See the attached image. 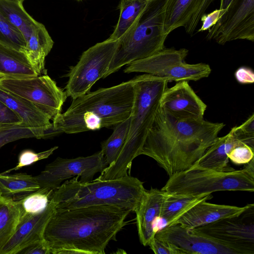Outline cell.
<instances>
[{"label":"cell","instance_id":"1","mask_svg":"<svg viewBox=\"0 0 254 254\" xmlns=\"http://www.w3.org/2000/svg\"><path fill=\"white\" fill-rule=\"evenodd\" d=\"M225 126L204 119L177 118L159 107L140 155L153 159L170 177L192 167Z\"/></svg>","mask_w":254,"mask_h":254},{"label":"cell","instance_id":"2","mask_svg":"<svg viewBox=\"0 0 254 254\" xmlns=\"http://www.w3.org/2000/svg\"><path fill=\"white\" fill-rule=\"evenodd\" d=\"M131 212L112 206L56 210L46 227L44 239L51 254L62 249L80 254H104Z\"/></svg>","mask_w":254,"mask_h":254},{"label":"cell","instance_id":"3","mask_svg":"<svg viewBox=\"0 0 254 254\" xmlns=\"http://www.w3.org/2000/svg\"><path fill=\"white\" fill-rule=\"evenodd\" d=\"M134 97L133 78L88 92L73 99L67 110L53 120L51 137L115 126L129 118Z\"/></svg>","mask_w":254,"mask_h":254},{"label":"cell","instance_id":"4","mask_svg":"<svg viewBox=\"0 0 254 254\" xmlns=\"http://www.w3.org/2000/svg\"><path fill=\"white\" fill-rule=\"evenodd\" d=\"M134 101L126 140L117 159L95 180L118 179L128 175L132 161L140 152L160 107L162 95L169 81L144 73L133 78Z\"/></svg>","mask_w":254,"mask_h":254},{"label":"cell","instance_id":"5","mask_svg":"<svg viewBox=\"0 0 254 254\" xmlns=\"http://www.w3.org/2000/svg\"><path fill=\"white\" fill-rule=\"evenodd\" d=\"M79 176L65 181L54 190L50 200L56 210L112 206L134 211L145 190L143 183L127 175L118 179L80 182Z\"/></svg>","mask_w":254,"mask_h":254},{"label":"cell","instance_id":"6","mask_svg":"<svg viewBox=\"0 0 254 254\" xmlns=\"http://www.w3.org/2000/svg\"><path fill=\"white\" fill-rule=\"evenodd\" d=\"M167 0H150L131 30L120 40L103 78L122 67L150 57L165 48L164 32Z\"/></svg>","mask_w":254,"mask_h":254},{"label":"cell","instance_id":"7","mask_svg":"<svg viewBox=\"0 0 254 254\" xmlns=\"http://www.w3.org/2000/svg\"><path fill=\"white\" fill-rule=\"evenodd\" d=\"M161 190L172 193L199 195L225 190L254 191V159L241 170L222 172L197 168L169 177Z\"/></svg>","mask_w":254,"mask_h":254},{"label":"cell","instance_id":"8","mask_svg":"<svg viewBox=\"0 0 254 254\" xmlns=\"http://www.w3.org/2000/svg\"><path fill=\"white\" fill-rule=\"evenodd\" d=\"M189 51L164 48L156 54L128 64L126 73L142 72L176 82L197 81L209 76L211 72L209 64L204 63L189 64L185 62Z\"/></svg>","mask_w":254,"mask_h":254},{"label":"cell","instance_id":"9","mask_svg":"<svg viewBox=\"0 0 254 254\" xmlns=\"http://www.w3.org/2000/svg\"><path fill=\"white\" fill-rule=\"evenodd\" d=\"M119 40H107L88 48L68 74L65 86L67 97L73 99L88 93L99 79L103 78L116 52Z\"/></svg>","mask_w":254,"mask_h":254},{"label":"cell","instance_id":"10","mask_svg":"<svg viewBox=\"0 0 254 254\" xmlns=\"http://www.w3.org/2000/svg\"><path fill=\"white\" fill-rule=\"evenodd\" d=\"M0 88L31 103L52 121L61 114L67 97L47 74L19 79L0 78Z\"/></svg>","mask_w":254,"mask_h":254},{"label":"cell","instance_id":"11","mask_svg":"<svg viewBox=\"0 0 254 254\" xmlns=\"http://www.w3.org/2000/svg\"><path fill=\"white\" fill-rule=\"evenodd\" d=\"M254 204L241 215L221 219L193 229L237 251L240 254H254Z\"/></svg>","mask_w":254,"mask_h":254},{"label":"cell","instance_id":"12","mask_svg":"<svg viewBox=\"0 0 254 254\" xmlns=\"http://www.w3.org/2000/svg\"><path fill=\"white\" fill-rule=\"evenodd\" d=\"M108 164L101 151L86 157L75 158L57 157L35 176L40 188L54 190L65 180L79 176L80 182L93 180L95 175L101 173Z\"/></svg>","mask_w":254,"mask_h":254},{"label":"cell","instance_id":"13","mask_svg":"<svg viewBox=\"0 0 254 254\" xmlns=\"http://www.w3.org/2000/svg\"><path fill=\"white\" fill-rule=\"evenodd\" d=\"M220 45L236 40L254 41V0H240L228 10L206 35Z\"/></svg>","mask_w":254,"mask_h":254},{"label":"cell","instance_id":"14","mask_svg":"<svg viewBox=\"0 0 254 254\" xmlns=\"http://www.w3.org/2000/svg\"><path fill=\"white\" fill-rule=\"evenodd\" d=\"M155 237L173 245L180 254H240L234 249L178 224L165 226Z\"/></svg>","mask_w":254,"mask_h":254},{"label":"cell","instance_id":"15","mask_svg":"<svg viewBox=\"0 0 254 254\" xmlns=\"http://www.w3.org/2000/svg\"><path fill=\"white\" fill-rule=\"evenodd\" d=\"M160 107L174 117L183 119H203L207 108L187 81L167 87L161 98Z\"/></svg>","mask_w":254,"mask_h":254},{"label":"cell","instance_id":"16","mask_svg":"<svg viewBox=\"0 0 254 254\" xmlns=\"http://www.w3.org/2000/svg\"><path fill=\"white\" fill-rule=\"evenodd\" d=\"M55 203L50 200L42 212L21 217L16 231L0 254H16L30 244L44 239L46 227L56 211Z\"/></svg>","mask_w":254,"mask_h":254},{"label":"cell","instance_id":"17","mask_svg":"<svg viewBox=\"0 0 254 254\" xmlns=\"http://www.w3.org/2000/svg\"><path fill=\"white\" fill-rule=\"evenodd\" d=\"M166 192L151 188L144 191L134 210L136 225L140 243L148 246L156 231L155 226L159 219Z\"/></svg>","mask_w":254,"mask_h":254},{"label":"cell","instance_id":"18","mask_svg":"<svg viewBox=\"0 0 254 254\" xmlns=\"http://www.w3.org/2000/svg\"><path fill=\"white\" fill-rule=\"evenodd\" d=\"M251 204L240 207L202 201L187 210L170 225L178 224L193 229L221 219L239 216L246 211Z\"/></svg>","mask_w":254,"mask_h":254},{"label":"cell","instance_id":"19","mask_svg":"<svg viewBox=\"0 0 254 254\" xmlns=\"http://www.w3.org/2000/svg\"><path fill=\"white\" fill-rule=\"evenodd\" d=\"M203 0H167L164 32L167 36L183 27L192 36L199 23L197 16Z\"/></svg>","mask_w":254,"mask_h":254},{"label":"cell","instance_id":"20","mask_svg":"<svg viewBox=\"0 0 254 254\" xmlns=\"http://www.w3.org/2000/svg\"><path fill=\"white\" fill-rule=\"evenodd\" d=\"M0 101L15 112L22 120V126L46 131L45 138L50 137L52 123L50 118L28 101L0 88Z\"/></svg>","mask_w":254,"mask_h":254},{"label":"cell","instance_id":"21","mask_svg":"<svg viewBox=\"0 0 254 254\" xmlns=\"http://www.w3.org/2000/svg\"><path fill=\"white\" fill-rule=\"evenodd\" d=\"M244 143L234 132L217 137L212 145L191 168L226 172L234 170L229 165L228 154L235 146Z\"/></svg>","mask_w":254,"mask_h":254},{"label":"cell","instance_id":"22","mask_svg":"<svg viewBox=\"0 0 254 254\" xmlns=\"http://www.w3.org/2000/svg\"><path fill=\"white\" fill-rule=\"evenodd\" d=\"M38 75L24 53L0 43V78L19 79Z\"/></svg>","mask_w":254,"mask_h":254},{"label":"cell","instance_id":"23","mask_svg":"<svg viewBox=\"0 0 254 254\" xmlns=\"http://www.w3.org/2000/svg\"><path fill=\"white\" fill-rule=\"evenodd\" d=\"M54 43L43 24L34 30L26 43L24 54L40 75L45 70V59Z\"/></svg>","mask_w":254,"mask_h":254},{"label":"cell","instance_id":"24","mask_svg":"<svg viewBox=\"0 0 254 254\" xmlns=\"http://www.w3.org/2000/svg\"><path fill=\"white\" fill-rule=\"evenodd\" d=\"M0 12L20 31L26 43L34 30L42 24L26 12L23 1L19 0H0Z\"/></svg>","mask_w":254,"mask_h":254},{"label":"cell","instance_id":"25","mask_svg":"<svg viewBox=\"0 0 254 254\" xmlns=\"http://www.w3.org/2000/svg\"><path fill=\"white\" fill-rule=\"evenodd\" d=\"M40 189L35 176L25 173L0 174V195L18 200Z\"/></svg>","mask_w":254,"mask_h":254},{"label":"cell","instance_id":"26","mask_svg":"<svg viewBox=\"0 0 254 254\" xmlns=\"http://www.w3.org/2000/svg\"><path fill=\"white\" fill-rule=\"evenodd\" d=\"M212 197L211 193L192 195L166 192L160 219L166 222V226H169L189 208L199 202L209 200Z\"/></svg>","mask_w":254,"mask_h":254},{"label":"cell","instance_id":"27","mask_svg":"<svg viewBox=\"0 0 254 254\" xmlns=\"http://www.w3.org/2000/svg\"><path fill=\"white\" fill-rule=\"evenodd\" d=\"M150 0H121L120 15L115 29L108 39L120 40L135 24Z\"/></svg>","mask_w":254,"mask_h":254},{"label":"cell","instance_id":"28","mask_svg":"<svg viewBox=\"0 0 254 254\" xmlns=\"http://www.w3.org/2000/svg\"><path fill=\"white\" fill-rule=\"evenodd\" d=\"M21 217L18 202L0 195V251L14 234Z\"/></svg>","mask_w":254,"mask_h":254},{"label":"cell","instance_id":"29","mask_svg":"<svg viewBox=\"0 0 254 254\" xmlns=\"http://www.w3.org/2000/svg\"><path fill=\"white\" fill-rule=\"evenodd\" d=\"M129 118L115 126L112 134L101 144V150L109 165L118 157L127 136Z\"/></svg>","mask_w":254,"mask_h":254},{"label":"cell","instance_id":"30","mask_svg":"<svg viewBox=\"0 0 254 254\" xmlns=\"http://www.w3.org/2000/svg\"><path fill=\"white\" fill-rule=\"evenodd\" d=\"M53 190L49 188H40L16 200L21 209V217L35 215L43 211L50 201Z\"/></svg>","mask_w":254,"mask_h":254},{"label":"cell","instance_id":"31","mask_svg":"<svg viewBox=\"0 0 254 254\" xmlns=\"http://www.w3.org/2000/svg\"><path fill=\"white\" fill-rule=\"evenodd\" d=\"M46 131L20 125L0 127V148L7 143L23 138H45Z\"/></svg>","mask_w":254,"mask_h":254},{"label":"cell","instance_id":"32","mask_svg":"<svg viewBox=\"0 0 254 254\" xmlns=\"http://www.w3.org/2000/svg\"><path fill=\"white\" fill-rule=\"evenodd\" d=\"M0 43L24 53L26 42L20 31L0 12Z\"/></svg>","mask_w":254,"mask_h":254},{"label":"cell","instance_id":"33","mask_svg":"<svg viewBox=\"0 0 254 254\" xmlns=\"http://www.w3.org/2000/svg\"><path fill=\"white\" fill-rule=\"evenodd\" d=\"M58 146H54L46 151L35 152L32 150L26 149L20 152L18 158V163L16 166L1 173L8 174L12 171L18 170L24 167L31 165L39 160L48 158Z\"/></svg>","mask_w":254,"mask_h":254},{"label":"cell","instance_id":"34","mask_svg":"<svg viewBox=\"0 0 254 254\" xmlns=\"http://www.w3.org/2000/svg\"><path fill=\"white\" fill-rule=\"evenodd\" d=\"M234 133L244 143L254 148V114L242 125L233 127Z\"/></svg>","mask_w":254,"mask_h":254},{"label":"cell","instance_id":"35","mask_svg":"<svg viewBox=\"0 0 254 254\" xmlns=\"http://www.w3.org/2000/svg\"><path fill=\"white\" fill-rule=\"evenodd\" d=\"M254 157V148L246 144L234 147L228 154L229 160L237 165L246 164Z\"/></svg>","mask_w":254,"mask_h":254},{"label":"cell","instance_id":"36","mask_svg":"<svg viewBox=\"0 0 254 254\" xmlns=\"http://www.w3.org/2000/svg\"><path fill=\"white\" fill-rule=\"evenodd\" d=\"M148 246L156 254H180V252L173 245L155 236Z\"/></svg>","mask_w":254,"mask_h":254},{"label":"cell","instance_id":"37","mask_svg":"<svg viewBox=\"0 0 254 254\" xmlns=\"http://www.w3.org/2000/svg\"><path fill=\"white\" fill-rule=\"evenodd\" d=\"M22 120L13 111L4 105L0 109V127L21 126Z\"/></svg>","mask_w":254,"mask_h":254},{"label":"cell","instance_id":"38","mask_svg":"<svg viewBox=\"0 0 254 254\" xmlns=\"http://www.w3.org/2000/svg\"><path fill=\"white\" fill-rule=\"evenodd\" d=\"M225 13L226 11L224 10L216 9L209 13H204L200 19L202 24L197 32H204L208 30Z\"/></svg>","mask_w":254,"mask_h":254},{"label":"cell","instance_id":"39","mask_svg":"<svg viewBox=\"0 0 254 254\" xmlns=\"http://www.w3.org/2000/svg\"><path fill=\"white\" fill-rule=\"evenodd\" d=\"M21 254H51V250L44 240L33 243L21 250Z\"/></svg>","mask_w":254,"mask_h":254},{"label":"cell","instance_id":"40","mask_svg":"<svg viewBox=\"0 0 254 254\" xmlns=\"http://www.w3.org/2000/svg\"><path fill=\"white\" fill-rule=\"evenodd\" d=\"M234 75L237 81L241 84H250L254 82V72L250 68L241 66L236 70Z\"/></svg>","mask_w":254,"mask_h":254},{"label":"cell","instance_id":"41","mask_svg":"<svg viewBox=\"0 0 254 254\" xmlns=\"http://www.w3.org/2000/svg\"><path fill=\"white\" fill-rule=\"evenodd\" d=\"M240 0H220L219 8L225 10L226 12L234 6Z\"/></svg>","mask_w":254,"mask_h":254},{"label":"cell","instance_id":"42","mask_svg":"<svg viewBox=\"0 0 254 254\" xmlns=\"http://www.w3.org/2000/svg\"><path fill=\"white\" fill-rule=\"evenodd\" d=\"M4 105L0 101V109L4 106Z\"/></svg>","mask_w":254,"mask_h":254},{"label":"cell","instance_id":"43","mask_svg":"<svg viewBox=\"0 0 254 254\" xmlns=\"http://www.w3.org/2000/svg\"><path fill=\"white\" fill-rule=\"evenodd\" d=\"M21 0L23 2L25 0Z\"/></svg>","mask_w":254,"mask_h":254},{"label":"cell","instance_id":"44","mask_svg":"<svg viewBox=\"0 0 254 254\" xmlns=\"http://www.w3.org/2000/svg\"><path fill=\"white\" fill-rule=\"evenodd\" d=\"M77 0V1H81L82 0Z\"/></svg>","mask_w":254,"mask_h":254}]
</instances>
